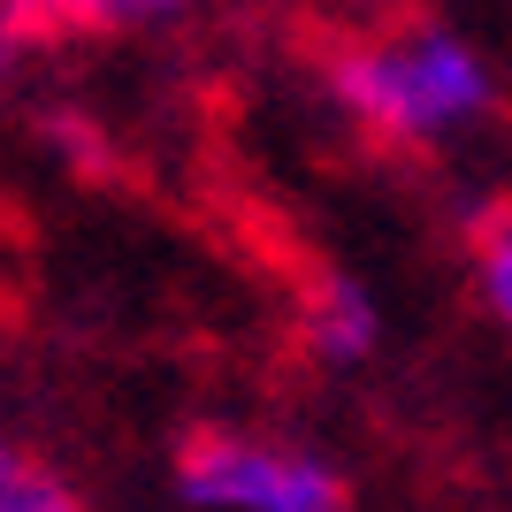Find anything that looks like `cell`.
Returning <instances> with one entry per match:
<instances>
[{"mask_svg": "<svg viewBox=\"0 0 512 512\" xmlns=\"http://www.w3.org/2000/svg\"><path fill=\"white\" fill-rule=\"evenodd\" d=\"M329 92L360 130L375 138H436V130H459L490 107V69L467 39H451L436 23H413L398 39H367L344 46L329 62Z\"/></svg>", "mask_w": 512, "mask_h": 512, "instance_id": "6da1fadb", "label": "cell"}, {"mask_svg": "<svg viewBox=\"0 0 512 512\" xmlns=\"http://www.w3.org/2000/svg\"><path fill=\"white\" fill-rule=\"evenodd\" d=\"M184 0H0V39L23 46L39 31H130V23H161Z\"/></svg>", "mask_w": 512, "mask_h": 512, "instance_id": "277c9868", "label": "cell"}, {"mask_svg": "<svg viewBox=\"0 0 512 512\" xmlns=\"http://www.w3.org/2000/svg\"><path fill=\"white\" fill-rule=\"evenodd\" d=\"M0 512H85V497L69 490L46 459H31L23 444L0 436Z\"/></svg>", "mask_w": 512, "mask_h": 512, "instance_id": "5b68a950", "label": "cell"}, {"mask_svg": "<svg viewBox=\"0 0 512 512\" xmlns=\"http://www.w3.org/2000/svg\"><path fill=\"white\" fill-rule=\"evenodd\" d=\"M375 337H383V314H375V299H367L352 276H321L314 291H306V352L329 367H360L367 352H375Z\"/></svg>", "mask_w": 512, "mask_h": 512, "instance_id": "3957f363", "label": "cell"}, {"mask_svg": "<svg viewBox=\"0 0 512 512\" xmlns=\"http://www.w3.org/2000/svg\"><path fill=\"white\" fill-rule=\"evenodd\" d=\"M176 497L199 512H352V490L329 459L268 444V436H237V428L184 436Z\"/></svg>", "mask_w": 512, "mask_h": 512, "instance_id": "7a4b0ae2", "label": "cell"}, {"mask_svg": "<svg viewBox=\"0 0 512 512\" xmlns=\"http://www.w3.org/2000/svg\"><path fill=\"white\" fill-rule=\"evenodd\" d=\"M474 283H482V306L512 329V199H497L474 230Z\"/></svg>", "mask_w": 512, "mask_h": 512, "instance_id": "8992f818", "label": "cell"}]
</instances>
